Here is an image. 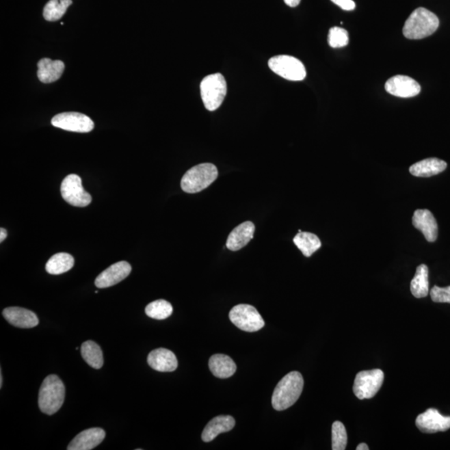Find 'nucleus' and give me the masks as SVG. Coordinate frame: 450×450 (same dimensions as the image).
I'll list each match as a JSON object with an SVG mask.
<instances>
[{
  "label": "nucleus",
  "instance_id": "f704fd0d",
  "mask_svg": "<svg viewBox=\"0 0 450 450\" xmlns=\"http://www.w3.org/2000/svg\"><path fill=\"white\" fill-rule=\"evenodd\" d=\"M356 449L357 450H369V448L368 447L367 445H366L365 443H362V444H360L357 446Z\"/></svg>",
  "mask_w": 450,
  "mask_h": 450
},
{
  "label": "nucleus",
  "instance_id": "4468645a",
  "mask_svg": "<svg viewBox=\"0 0 450 450\" xmlns=\"http://www.w3.org/2000/svg\"><path fill=\"white\" fill-rule=\"evenodd\" d=\"M8 322L21 329H31L39 325V319L34 312L21 307H9L3 311Z\"/></svg>",
  "mask_w": 450,
  "mask_h": 450
},
{
  "label": "nucleus",
  "instance_id": "c85d7f7f",
  "mask_svg": "<svg viewBox=\"0 0 450 450\" xmlns=\"http://www.w3.org/2000/svg\"><path fill=\"white\" fill-rule=\"evenodd\" d=\"M348 442L346 429L343 423L335 421L332 425V449L345 450Z\"/></svg>",
  "mask_w": 450,
  "mask_h": 450
},
{
  "label": "nucleus",
  "instance_id": "39448f33",
  "mask_svg": "<svg viewBox=\"0 0 450 450\" xmlns=\"http://www.w3.org/2000/svg\"><path fill=\"white\" fill-rule=\"evenodd\" d=\"M200 94L205 108L215 111L222 105L227 94V83L221 74L206 76L200 83Z\"/></svg>",
  "mask_w": 450,
  "mask_h": 450
},
{
  "label": "nucleus",
  "instance_id": "f3484780",
  "mask_svg": "<svg viewBox=\"0 0 450 450\" xmlns=\"http://www.w3.org/2000/svg\"><path fill=\"white\" fill-rule=\"evenodd\" d=\"M148 364L153 369L159 372H173L178 367L175 354L167 349L159 348L148 354Z\"/></svg>",
  "mask_w": 450,
  "mask_h": 450
},
{
  "label": "nucleus",
  "instance_id": "393cba45",
  "mask_svg": "<svg viewBox=\"0 0 450 450\" xmlns=\"http://www.w3.org/2000/svg\"><path fill=\"white\" fill-rule=\"evenodd\" d=\"M75 259L72 255L67 253H59L53 255L49 259L45 269L49 274L53 276L66 273L73 268Z\"/></svg>",
  "mask_w": 450,
  "mask_h": 450
},
{
  "label": "nucleus",
  "instance_id": "0eeeda50",
  "mask_svg": "<svg viewBox=\"0 0 450 450\" xmlns=\"http://www.w3.org/2000/svg\"><path fill=\"white\" fill-rule=\"evenodd\" d=\"M269 67L274 73L291 81H301L306 77L304 64L293 56H274L269 60Z\"/></svg>",
  "mask_w": 450,
  "mask_h": 450
},
{
  "label": "nucleus",
  "instance_id": "dca6fc26",
  "mask_svg": "<svg viewBox=\"0 0 450 450\" xmlns=\"http://www.w3.org/2000/svg\"><path fill=\"white\" fill-rule=\"evenodd\" d=\"M412 223L421 230L427 241L434 242L438 238V224L433 213L428 209H417L414 212Z\"/></svg>",
  "mask_w": 450,
  "mask_h": 450
},
{
  "label": "nucleus",
  "instance_id": "c756f323",
  "mask_svg": "<svg viewBox=\"0 0 450 450\" xmlns=\"http://www.w3.org/2000/svg\"><path fill=\"white\" fill-rule=\"evenodd\" d=\"M328 42L330 47L334 49L345 47L349 44V34L345 29L333 27L330 30Z\"/></svg>",
  "mask_w": 450,
  "mask_h": 450
},
{
  "label": "nucleus",
  "instance_id": "412c9836",
  "mask_svg": "<svg viewBox=\"0 0 450 450\" xmlns=\"http://www.w3.org/2000/svg\"><path fill=\"white\" fill-rule=\"evenodd\" d=\"M447 168V163L437 158H429L414 163L410 168L412 175L421 178H429L443 172Z\"/></svg>",
  "mask_w": 450,
  "mask_h": 450
},
{
  "label": "nucleus",
  "instance_id": "a211bd4d",
  "mask_svg": "<svg viewBox=\"0 0 450 450\" xmlns=\"http://www.w3.org/2000/svg\"><path fill=\"white\" fill-rule=\"evenodd\" d=\"M254 224L251 221L240 224L228 235L226 247L231 251L243 249L254 238Z\"/></svg>",
  "mask_w": 450,
  "mask_h": 450
},
{
  "label": "nucleus",
  "instance_id": "2eb2a0df",
  "mask_svg": "<svg viewBox=\"0 0 450 450\" xmlns=\"http://www.w3.org/2000/svg\"><path fill=\"white\" fill-rule=\"evenodd\" d=\"M106 434L101 428H92L82 431L68 445V450H91L104 441Z\"/></svg>",
  "mask_w": 450,
  "mask_h": 450
},
{
  "label": "nucleus",
  "instance_id": "ddd939ff",
  "mask_svg": "<svg viewBox=\"0 0 450 450\" xmlns=\"http://www.w3.org/2000/svg\"><path fill=\"white\" fill-rule=\"evenodd\" d=\"M131 270L132 267L128 262H118L109 266L96 278L95 285L100 289L111 287L127 278L131 274Z\"/></svg>",
  "mask_w": 450,
  "mask_h": 450
},
{
  "label": "nucleus",
  "instance_id": "5701e85b",
  "mask_svg": "<svg viewBox=\"0 0 450 450\" xmlns=\"http://www.w3.org/2000/svg\"><path fill=\"white\" fill-rule=\"evenodd\" d=\"M410 291L415 298H425L429 295V269L425 265L417 267L416 273L411 281Z\"/></svg>",
  "mask_w": 450,
  "mask_h": 450
},
{
  "label": "nucleus",
  "instance_id": "c9c22d12",
  "mask_svg": "<svg viewBox=\"0 0 450 450\" xmlns=\"http://www.w3.org/2000/svg\"><path fill=\"white\" fill-rule=\"evenodd\" d=\"M2 386H3V375L1 372V375H0V388H2Z\"/></svg>",
  "mask_w": 450,
  "mask_h": 450
},
{
  "label": "nucleus",
  "instance_id": "f03ea898",
  "mask_svg": "<svg viewBox=\"0 0 450 450\" xmlns=\"http://www.w3.org/2000/svg\"><path fill=\"white\" fill-rule=\"evenodd\" d=\"M438 26L436 14L425 8H418L404 23L403 34L409 40H422L432 36Z\"/></svg>",
  "mask_w": 450,
  "mask_h": 450
},
{
  "label": "nucleus",
  "instance_id": "9b49d317",
  "mask_svg": "<svg viewBox=\"0 0 450 450\" xmlns=\"http://www.w3.org/2000/svg\"><path fill=\"white\" fill-rule=\"evenodd\" d=\"M415 425L423 433L445 432L450 429V416H443L437 410L429 409L419 415Z\"/></svg>",
  "mask_w": 450,
  "mask_h": 450
},
{
  "label": "nucleus",
  "instance_id": "cd10ccee",
  "mask_svg": "<svg viewBox=\"0 0 450 450\" xmlns=\"http://www.w3.org/2000/svg\"><path fill=\"white\" fill-rule=\"evenodd\" d=\"M173 313L172 305L165 300H158L148 304L146 314L151 319L163 320L169 318Z\"/></svg>",
  "mask_w": 450,
  "mask_h": 450
},
{
  "label": "nucleus",
  "instance_id": "bb28decb",
  "mask_svg": "<svg viewBox=\"0 0 450 450\" xmlns=\"http://www.w3.org/2000/svg\"><path fill=\"white\" fill-rule=\"evenodd\" d=\"M71 5L72 0H49L44 8V20L49 22L60 20Z\"/></svg>",
  "mask_w": 450,
  "mask_h": 450
},
{
  "label": "nucleus",
  "instance_id": "f257e3e1",
  "mask_svg": "<svg viewBox=\"0 0 450 450\" xmlns=\"http://www.w3.org/2000/svg\"><path fill=\"white\" fill-rule=\"evenodd\" d=\"M304 379L300 372L293 371L286 375L274 388L272 406L274 410L282 411L295 404L302 394Z\"/></svg>",
  "mask_w": 450,
  "mask_h": 450
},
{
  "label": "nucleus",
  "instance_id": "7ed1b4c3",
  "mask_svg": "<svg viewBox=\"0 0 450 450\" xmlns=\"http://www.w3.org/2000/svg\"><path fill=\"white\" fill-rule=\"evenodd\" d=\"M66 398V387L55 375H49L42 383L39 394V407L44 414L52 415L62 407Z\"/></svg>",
  "mask_w": 450,
  "mask_h": 450
},
{
  "label": "nucleus",
  "instance_id": "6ab92c4d",
  "mask_svg": "<svg viewBox=\"0 0 450 450\" xmlns=\"http://www.w3.org/2000/svg\"><path fill=\"white\" fill-rule=\"evenodd\" d=\"M235 419L230 415H220L211 419L205 426L202 433V440L206 443L211 442L222 433L228 432L234 429Z\"/></svg>",
  "mask_w": 450,
  "mask_h": 450
},
{
  "label": "nucleus",
  "instance_id": "72a5a7b5",
  "mask_svg": "<svg viewBox=\"0 0 450 450\" xmlns=\"http://www.w3.org/2000/svg\"><path fill=\"white\" fill-rule=\"evenodd\" d=\"M8 233L5 228H0V242H3L7 237Z\"/></svg>",
  "mask_w": 450,
  "mask_h": 450
},
{
  "label": "nucleus",
  "instance_id": "473e14b6",
  "mask_svg": "<svg viewBox=\"0 0 450 450\" xmlns=\"http://www.w3.org/2000/svg\"><path fill=\"white\" fill-rule=\"evenodd\" d=\"M301 0H284V3L289 7L295 8L300 5Z\"/></svg>",
  "mask_w": 450,
  "mask_h": 450
},
{
  "label": "nucleus",
  "instance_id": "423d86ee",
  "mask_svg": "<svg viewBox=\"0 0 450 450\" xmlns=\"http://www.w3.org/2000/svg\"><path fill=\"white\" fill-rule=\"evenodd\" d=\"M384 379V372L379 369L358 373L353 387L354 395L360 399L375 397L383 385Z\"/></svg>",
  "mask_w": 450,
  "mask_h": 450
},
{
  "label": "nucleus",
  "instance_id": "1a4fd4ad",
  "mask_svg": "<svg viewBox=\"0 0 450 450\" xmlns=\"http://www.w3.org/2000/svg\"><path fill=\"white\" fill-rule=\"evenodd\" d=\"M60 190L63 199L75 207H86L92 202V197L83 188L82 179L77 174L64 178Z\"/></svg>",
  "mask_w": 450,
  "mask_h": 450
},
{
  "label": "nucleus",
  "instance_id": "aec40b11",
  "mask_svg": "<svg viewBox=\"0 0 450 450\" xmlns=\"http://www.w3.org/2000/svg\"><path fill=\"white\" fill-rule=\"evenodd\" d=\"M64 64L60 60L42 59L38 63V78L44 83L57 81L62 76Z\"/></svg>",
  "mask_w": 450,
  "mask_h": 450
},
{
  "label": "nucleus",
  "instance_id": "20e7f679",
  "mask_svg": "<svg viewBox=\"0 0 450 450\" xmlns=\"http://www.w3.org/2000/svg\"><path fill=\"white\" fill-rule=\"evenodd\" d=\"M218 174V170L213 163H200L187 171L181 179V188L188 194L201 192L216 181Z\"/></svg>",
  "mask_w": 450,
  "mask_h": 450
},
{
  "label": "nucleus",
  "instance_id": "2f4dec72",
  "mask_svg": "<svg viewBox=\"0 0 450 450\" xmlns=\"http://www.w3.org/2000/svg\"><path fill=\"white\" fill-rule=\"evenodd\" d=\"M331 1L344 10L350 11L356 9V3L353 0H331Z\"/></svg>",
  "mask_w": 450,
  "mask_h": 450
},
{
  "label": "nucleus",
  "instance_id": "4be33fe9",
  "mask_svg": "<svg viewBox=\"0 0 450 450\" xmlns=\"http://www.w3.org/2000/svg\"><path fill=\"white\" fill-rule=\"evenodd\" d=\"M209 367L213 375L219 379H228L236 371V365L230 356L222 354H213L209 361Z\"/></svg>",
  "mask_w": 450,
  "mask_h": 450
},
{
  "label": "nucleus",
  "instance_id": "a878e982",
  "mask_svg": "<svg viewBox=\"0 0 450 450\" xmlns=\"http://www.w3.org/2000/svg\"><path fill=\"white\" fill-rule=\"evenodd\" d=\"M81 356L83 360L94 369H100L104 365V356H103L102 349L96 343L92 341L83 343Z\"/></svg>",
  "mask_w": 450,
  "mask_h": 450
},
{
  "label": "nucleus",
  "instance_id": "9d476101",
  "mask_svg": "<svg viewBox=\"0 0 450 450\" xmlns=\"http://www.w3.org/2000/svg\"><path fill=\"white\" fill-rule=\"evenodd\" d=\"M51 123L56 128L77 133H89L94 127V122L90 117L76 112L57 114L53 118Z\"/></svg>",
  "mask_w": 450,
  "mask_h": 450
},
{
  "label": "nucleus",
  "instance_id": "7c9ffc66",
  "mask_svg": "<svg viewBox=\"0 0 450 450\" xmlns=\"http://www.w3.org/2000/svg\"><path fill=\"white\" fill-rule=\"evenodd\" d=\"M431 299L436 303L450 304V286L446 288L434 286L430 291Z\"/></svg>",
  "mask_w": 450,
  "mask_h": 450
},
{
  "label": "nucleus",
  "instance_id": "6e6552de",
  "mask_svg": "<svg viewBox=\"0 0 450 450\" xmlns=\"http://www.w3.org/2000/svg\"><path fill=\"white\" fill-rule=\"evenodd\" d=\"M230 319L239 330L257 332L265 326V320L254 306L250 304L236 305L230 312Z\"/></svg>",
  "mask_w": 450,
  "mask_h": 450
},
{
  "label": "nucleus",
  "instance_id": "f8f14e48",
  "mask_svg": "<svg viewBox=\"0 0 450 450\" xmlns=\"http://www.w3.org/2000/svg\"><path fill=\"white\" fill-rule=\"evenodd\" d=\"M385 90L396 97L412 98L421 93V87L409 76L395 75L385 83Z\"/></svg>",
  "mask_w": 450,
  "mask_h": 450
},
{
  "label": "nucleus",
  "instance_id": "b1692460",
  "mask_svg": "<svg viewBox=\"0 0 450 450\" xmlns=\"http://www.w3.org/2000/svg\"><path fill=\"white\" fill-rule=\"evenodd\" d=\"M293 243L305 257H310L321 247V241L318 236L308 232L298 233L293 238Z\"/></svg>",
  "mask_w": 450,
  "mask_h": 450
}]
</instances>
